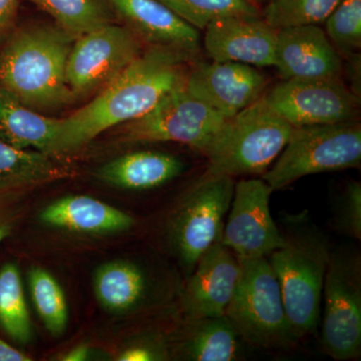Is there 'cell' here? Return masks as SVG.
<instances>
[{
  "mask_svg": "<svg viewBox=\"0 0 361 361\" xmlns=\"http://www.w3.org/2000/svg\"><path fill=\"white\" fill-rule=\"evenodd\" d=\"M11 232V225L9 220L0 215V244L4 239L7 238Z\"/></svg>",
  "mask_w": 361,
  "mask_h": 361,
  "instance_id": "cell-35",
  "label": "cell"
},
{
  "mask_svg": "<svg viewBox=\"0 0 361 361\" xmlns=\"http://www.w3.org/2000/svg\"><path fill=\"white\" fill-rule=\"evenodd\" d=\"M182 343L184 357L193 361H235L241 355L236 330L226 316L189 318Z\"/></svg>",
  "mask_w": 361,
  "mask_h": 361,
  "instance_id": "cell-21",
  "label": "cell"
},
{
  "mask_svg": "<svg viewBox=\"0 0 361 361\" xmlns=\"http://www.w3.org/2000/svg\"><path fill=\"white\" fill-rule=\"evenodd\" d=\"M224 121L194 97L184 82L146 115L123 123L121 139L128 142H179L202 153Z\"/></svg>",
  "mask_w": 361,
  "mask_h": 361,
  "instance_id": "cell-9",
  "label": "cell"
},
{
  "mask_svg": "<svg viewBox=\"0 0 361 361\" xmlns=\"http://www.w3.org/2000/svg\"><path fill=\"white\" fill-rule=\"evenodd\" d=\"M40 219L68 231L110 233L127 231L135 220L127 213L90 196H68L47 207Z\"/></svg>",
  "mask_w": 361,
  "mask_h": 361,
  "instance_id": "cell-19",
  "label": "cell"
},
{
  "mask_svg": "<svg viewBox=\"0 0 361 361\" xmlns=\"http://www.w3.org/2000/svg\"><path fill=\"white\" fill-rule=\"evenodd\" d=\"M0 324L21 344L32 338V322L18 266L7 263L0 269Z\"/></svg>",
  "mask_w": 361,
  "mask_h": 361,
  "instance_id": "cell-25",
  "label": "cell"
},
{
  "mask_svg": "<svg viewBox=\"0 0 361 361\" xmlns=\"http://www.w3.org/2000/svg\"><path fill=\"white\" fill-rule=\"evenodd\" d=\"M249 1H251V0H249ZM252 2V1H251ZM252 4H253V2H252Z\"/></svg>",
  "mask_w": 361,
  "mask_h": 361,
  "instance_id": "cell-37",
  "label": "cell"
},
{
  "mask_svg": "<svg viewBox=\"0 0 361 361\" xmlns=\"http://www.w3.org/2000/svg\"><path fill=\"white\" fill-rule=\"evenodd\" d=\"M263 96L225 118L202 152L209 163L207 172L232 178L263 175L276 161L293 127L268 106Z\"/></svg>",
  "mask_w": 361,
  "mask_h": 361,
  "instance_id": "cell-4",
  "label": "cell"
},
{
  "mask_svg": "<svg viewBox=\"0 0 361 361\" xmlns=\"http://www.w3.org/2000/svg\"><path fill=\"white\" fill-rule=\"evenodd\" d=\"M125 26L149 47H166L196 54L199 30L159 0H108Z\"/></svg>",
  "mask_w": 361,
  "mask_h": 361,
  "instance_id": "cell-17",
  "label": "cell"
},
{
  "mask_svg": "<svg viewBox=\"0 0 361 361\" xmlns=\"http://www.w3.org/2000/svg\"><path fill=\"white\" fill-rule=\"evenodd\" d=\"M275 68L289 78H341L343 65L326 33L318 25L278 30Z\"/></svg>",
  "mask_w": 361,
  "mask_h": 361,
  "instance_id": "cell-15",
  "label": "cell"
},
{
  "mask_svg": "<svg viewBox=\"0 0 361 361\" xmlns=\"http://www.w3.org/2000/svg\"><path fill=\"white\" fill-rule=\"evenodd\" d=\"M73 42L56 25L14 33L0 51V87L39 113L68 106L75 99L66 75Z\"/></svg>",
  "mask_w": 361,
  "mask_h": 361,
  "instance_id": "cell-2",
  "label": "cell"
},
{
  "mask_svg": "<svg viewBox=\"0 0 361 361\" xmlns=\"http://www.w3.org/2000/svg\"><path fill=\"white\" fill-rule=\"evenodd\" d=\"M146 288V276L141 268L127 261L106 263L94 276L97 300L114 312L133 310L144 298Z\"/></svg>",
  "mask_w": 361,
  "mask_h": 361,
  "instance_id": "cell-22",
  "label": "cell"
},
{
  "mask_svg": "<svg viewBox=\"0 0 361 361\" xmlns=\"http://www.w3.org/2000/svg\"><path fill=\"white\" fill-rule=\"evenodd\" d=\"M141 40L127 26L113 23L94 28L73 42L66 82L75 99L99 92L142 54Z\"/></svg>",
  "mask_w": 361,
  "mask_h": 361,
  "instance_id": "cell-10",
  "label": "cell"
},
{
  "mask_svg": "<svg viewBox=\"0 0 361 361\" xmlns=\"http://www.w3.org/2000/svg\"><path fill=\"white\" fill-rule=\"evenodd\" d=\"M283 243L268 256L276 275L292 331L297 339L319 324L322 288L331 249L324 233L307 215L284 221Z\"/></svg>",
  "mask_w": 361,
  "mask_h": 361,
  "instance_id": "cell-3",
  "label": "cell"
},
{
  "mask_svg": "<svg viewBox=\"0 0 361 361\" xmlns=\"http://www.w3.org/2000/svg\"><path fill=\"white\" fill-rule=\"evenodd\" d=\"M89 348L85 345L77 346V348L71 349L68 351L65 356H63V360L65 361H84L87 360L89 356Z\"/></svg>",
  "mask_w": 361,
  "mask_h": 361,
  "instance_id": "cell-34",
  "label": "cell"
},
{
  "mask_svg": "<svg viewBox=\"0 0 361 361\" xmlns=\"http://www.w3.org/2000/svg\"><path fill=\"white\" fill-rule=\"evenodd\" d=\"M204 47L213 61L274 66L278 30L262 16H231L206 26Z\"/></svg>",
  "mask_w": 361,
  "mask_h": 361,
  "instance_id": "cell-14",
  "label": "cell"
},
{
  "mask_svg": "<svg viewBox=\"0 0 361 361\" xmlns=\"http://www.w3.org/2000/svg\"><path fill=\"white\" fill-rule=\"evenodd\" d=\"M324 23L341 59L348 63L361 61V0H341Z\"/></svg>",
  "mask_w": 361,
  "mask_h": 361,
  "instance_id": "cell-27",
  "label": "cell"
},
{
  "mask_svg": "<svg viewBox=\"0 0 361 361\" xmlns=\"http://www.w3.org/2000/svg\"><path fill=\"white\" fill-rule=\"evenodd\" d=\"M240 274L225 316L240 339L258 348H285L298 341L267 257L238 259Z\"/></svg>",
  "mask_w": 361,
  "mask_h": 361,
  "instance_id": "cell-5",
  "label": "cell"
},
{
  "mask_svg": "<svg viewBox=\"0 0 361 361\" xmlns=\"http://www.w3.org/2000/svg\"><path fill=\"white\" fill-rule=\"evenodd\" d=\"M322 345L336 360L361 355V258L351 248L331 251L322 288Z\"/></svg>",
  "mask_w": 361,
  "mask_h": 361,
  "instance_id": "cell-7",
  "label": "cell"
},
{
  "mask_svg": "<svg viewBox=\"0 0 361 361\" xmlns=\"http://www.w3.org/2000/svg\"><path fill=\"white\" fill-rule=\"evenodd\" d=\"M267 80L255 66L235 61H195L185 87L212 110L229 118L265 94Z\"/></svg>",
  "mask_w": 361,
  "mask_h": 361,
  "instance_id": "cell-13",
  "label": "cell"
},
{
  "mask_svg": "<svg viewBox=\"0 0 361 361\" xmlns=\"http://www.w3.org/2000/svg\"><path fill=\"white\" fill-rule=\"evenodd\" d=\"M269 185L263 179L236 183L221 243L238 259L268 257L283 243L271 215Z\"/></svg>",
  "mask_w": 361,
  "mask_h": 361,
  "instance_id": "cell-12",
  "label": "cell"
},
{
  "mask_svg": "<svg viewBox=\"0 0 361 361\" xmlns=\"http://www.w3.org/2000/svg\"><path fill=\"white\" fill-rule=\"evenodd\" d=\"M185 164L168 153L137 151L109 161L97 171V177L111 186L132 191L155 189L179 177Z\"/></svg>",
  "mask_w": 361,
  "mask_h": 361,
  "instance_id": "cell-18",
  "label": "cell"
},
{
  "mask_svg": "<svg viewBox=\"0 0 361 361\" xmlns=\"http://www.w3.org/2000/svg\"><path fill=\"white\" fill-rule=\"evenodd\" d=\"M51 157L0 141V189H13L68 176V168L59 165Z\"/></svg>",
  "mask_w": 361,
  "mask_h": 361,
  "instance_id": "cell-23",
  "label": "cell"
},
{
  "mask_svg": "<svg viewBox=\"0 0 361 361\" xmlns=\"http://www.w3.org/2000/svg\"><path fill=\"white\" fill-rule=\"evenodd\" d=\"M193 58L176 49L149 47L92 101L59 118L51 156L77 151L102 133L146 115L185 82Z\"/></svg>",
  "mask_w": 361,
  "mask_h": 361,
  "instance_id": "cell-1",
  "label": "cell"
},
{
  "mask_svg": "<svg viewBox=\"0 0 361 361\" xmlns=\"http://www.w3.org/2000/svg\"><path fill=\"white\" fill-rule=\"evenodd\" d=\"M18 0H0V37L8 30L16 16Z\"/></svg>",
  "mask_w": 361,
  "mask_h": 361,
  "instance_id": "cell-32",
  "label": "cell"
},
{
  "mask_svg": "<svg viewBox=\"0 0 361 361\" xmlns=\"http://www.w3.org/2000/svg\"><path fill=\"white\" fill-rule=\"evenodd\" d=\"M361 165V125L357 120L293 128L274 165L262 175L272 191L306 176Z\"/></svg>",
  "mask_w": 361,
  "mask_h": 361,
  "instance_id": "cell-6",
  "label": "cell"
},
{
  "mask_svg": "<svg viewBox=\"0 0 361 361\" xmlns=\"http://www.w3.org/2000/svg\"><path fill=\"white\" fill-rule=\"evenodd\" d=\"M251 1L253 2L255 6H257L259 8L262 9L261 7L266 6L271 0H251Z\"/></svg>",
  "mask_w": 361,
  "mask_h": 361,
  "instance_id": "cell-36",
  "label": "cell"
},
{
  "mask_svg": "<svg viewBox=\"0 0 361 361\" xmlns=\"http://www.w3.org/2000/svg\"><path fill=\"white\" fill-rule=\"evenodd\" d=\"M341 0H271L261 9L268 25L280 30L324 23Z\"/></svg>",
  "mask_w": 361,
  "mask_h": 361,
  "instance_id": "cell-28",
  "label": "cell"
},
{
  "mask_svg": "<svg viewBox=\"0 0 361 361\" xmlns=\"http://www.w3.org/2000/svg\"><path fill=\"white\" fill-rule=\"evenodd\" d=\"M336 224L343 234L361 239V184L351 180L342 192L337 203Z\"/></svg>",
  "mask_w": 361,
  "mask_h": 361,
  "instance_id": "cell-30",
  "label": "cell"
},
{
  "mask_svg": "<svg viewBox=\"0 0 361 361\" xmlns=\"http://www.w3.org/2000/svg\"><path fill=\"white\" fill-rule=\"evenodd\" d=\"M158 349L149 345H135L126 349L118 358L121 361H151L158 360Z\"/></svg>",
  "mask_w": 361,
  "mask_h": 361,
  "instance_id": "cell-31",
  "label": "cell"
},
{
  "mask_svg": "<svg viewBox=\"0 0 361 361\" xmlns=\"http://www.w3.org/2000/svg\"><path fill=\"white\" fill-rule=\"evenodd\" d=\"M197 30H204L218 18L231 16H261L249 0H159Z\"/></svg>",
  "mask_w": 361,
  "mask_h": 361,
  "instance_id": "cell-29",
  "label": "cell"
},
{
  "mask_svg": "<svg viewBox=\"0 0 361 361\" xmlns=\"http://www.w3.org/2000/svg\"><path fill=\"white\" fill-rule=\"evenodd\" d=\"M49 14L54 25L73 39L111 23L113 8L108 0H28Z\"/></svg>",
  "mask_w": 361,
  "mask_h": 361,
  "instance_id": "cell-24",
  "label": "cell"
},
{
  "mask_svg": "<svg viewBox=\"0 0 361 361\" xmlns=\"http://www.w3.org/2000/svg\"><path fill=\"white\" fill-rule=\"evenodd\" d=\"M263 97L293 128L350 122L360 114V97L341 78H289Z\"/></svg>",
  "mask_w": 361,
  "mask_h": 361,
  "instance_id": "cell-11",
  "label": "cell"
},
{
  "mask_svg": "<svg viewBox=\"0 0 361 361\" xmlns=\"http://www.w3.org/2000/svg\"><path fill=\"white\" fill-rule=\"evenodd\" d=\"M240 274L238 258L221 242L201 256L191 272L184 305L189 318L224 316Z\"/></svg>",
  "mask_w": 361,
  "mask_h": 361,
  "instance_id": "cell-16",
  "label": "cell"
},
{
  "mask_svg": "<svg viewBox=\"0 0 361 361\" xmlns=\"http://www.w3.org/2000/svg\"><path fill=\"white\" fill-rule=\"evenodd\" d=\"M234 187V178L206 172L178 208L171 225V239L189 273L201 256L222 239Z\"/></svg>",
  "mask_w": 361,
  "mask_h": 361,
  "instance_id": "cell-8",
  "label": "cell"
},
{
  "mask_svg": "<svg viewBox=\"0 0 361 361\" xmlns=\"http://www.w3.org/2000/svg\"><path fill=\"white\" fill-rule=\"evenodd\" d=\"M32 358L28 357L25 353H21L18 349L9 345L6 341L0 339V361H30Z\"/></svg>",
  "mask_w": 361,
  "mask_h": 361,
  "instance_id": "cell-33",
  "label": "cell"
},
{
  "mask_svg": "<svg viewBox=\"0 0 361 361\" xmlns=\"http://www.w3.org/2000/svg\"><path fill=\"white\" fill-rule=\"evenodd\" d=\"M59 121L28 108L0 87V141L16 148L35 149L51 155Z\"/></svg>",
  "mask_w": 361,
  "mask_h": 361,
  "instance_id": "cell-20",
  "label": "cell"
},
{
  "mask_svg": "<svg viewBox=\"0 0 361 361\" xmlns=\"http://www.w3.org/2000/svg\"><path fill=\"white\" fill-rule=\"evenodd\" d=\"M30 294L39 317L54 336L65 332L68 311L65 293L51 273L42 268H33L30 276Z\"/></svg>",
  "mask_w": 361,
  "mask_h": 361,
  "instance_id": "cell-26",
  "label": "cell"
}]
</instances>
